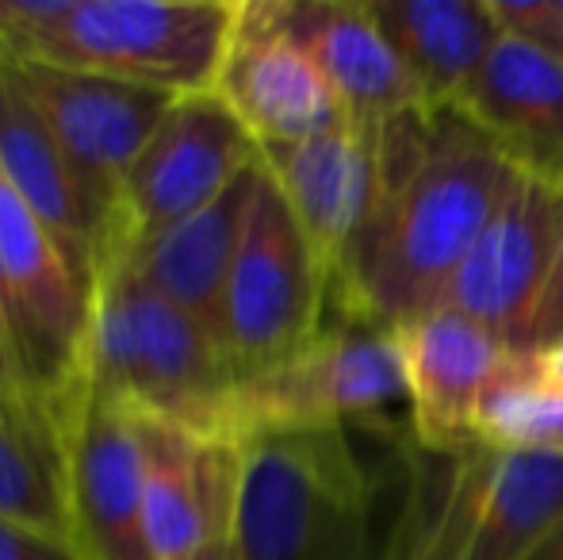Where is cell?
<instances>
[{
    "mask_svg": "<svg viewBox=\"0 0 563 560\" xmlns=\"http://www.w3.org/2000/svg\"><path fill=\"white\" fill-rule=\"evenodd\" d=\"M379 135L384 200L330 273V296L345 322L399 330L441 304L526 173L456 112H410Z\"/></svg>",
    "mask_w": 563,
    "mask_h": 560,
    "instance_id": "6da1fadb",
    "label": "cell"
},
{
    "mask_svg": "<svg viewBox=\"0 0 563 560\" xmlns=\"http://www.w3.org/2000/svg\"><path fill=\"white\" fill-rule=\"evenodd\" d=\"M345 430H280L245 441L238 557L391 560L399 526L379 534V480Z\"/></svg>",
    "mask_w": 563,
    "mask_h": 560,
    "instance_id": "7a4b0ae2",
    "label": "cell"
},
{
    "mask_svg": "<svg viewBox=\"0 0 563 560\" xmlns=\"http://www.w3.org/2000/svg\"><path fill=\"white\" fill-rule=\"evenodd\" d=\"M81 384L146 419L211 433L234 369L200 319L150 288L112 250L92 277Z\"/></svg>",
    "mask_w": 563,
    "mask_h": 560,
    "instance_id": "3957f363",
    "label": "cell"
},
{
    "mask_svg": "<svg viewBox=\"0 0 563 560\" xmlns=\"http://www.w3.org/2000/svg\"><path fill=\"white\" fill-rule=\"evenodd\" d=\"M238 15L234 0H58L15 62L200 97L216 92Z\"/></svg>",
    "mask_w": 563,
    "mask_h": 560,
    "instance_id": "277c9868",
    "label": "cell"
},
{
    "mask_svg": "<svg viewBox=\"0 0 563 560\" xmlns=\"http://www.w3.org/2000/svg\"><path fill=\"white\" fill-rule=\"evenodd\" d=\"M407 399L395 330L341 322L261 373L238 376L219 399L211 438L245 441L280 430H327L391 411Z\"/></svg>",
    "mask_w": 563,
    "mask_h": 560,
    "instance_id": "5b68a950",
    "label": "cell"
},
{
    "mask_svg": "<svg viewBox=\"0 0 563 560\" xmlns=\"http://www.w3.org/2000/svg\"><path fill=\"white\" fill-rule=\"evenodd\" d=\"M327 304V257L261 165L219 311V350L234 369V381L280 365L311 345L322 334Z\"/></svg>",
    "mask_w": 563,
    "mask_h": 560,
    "instance_id": "8992f818",
    "label": "cell"
},
{
    "mask_svg": "<svg viewBox=\"0 0 563 560\" xmlns=\"http://www.w3.org/2000/svg\"><path fill=\"white\" fill-rule=\"evenodd\" d=\"M0 299L27 388L62 404L81 384L92 284L54 231L0 177Z\"/></svg>",
    "mask_w": 563,
    "mask_h": 560,
    "instance_id": "52a82bcc",
    "label": "cell"
},
{
    "mask_svg": "<svg viewBox=\"0 0 563 560\" xmlns=\"http://www.w3.org/2000/svg\"><path fill=\"white\" fill-rule=\"evenodd\" d=\"M257 139L219 92L180 97L119 188V239L139 242L211 208L257 165Z\"/></svg>",
    "mask_w": 563,
    "mask_h": 560,
    "instance_id": "ba28073f",
    "label": "cell"
},
{
    "mask_svg": "<svg viewBox=\"0 0 563 560\" xmlns=\"http://www.w3.org/2000/svg\"><path fill=\"white\" fill-rule=\"evenodd\" d=\"M74 546L85 560H154L142 534L150 469L146 415L77 384L62 399Z\"/></svg>",
    "mask_w": 563,
    "mask_h": 560,
    "instance_id": "9c48e42d",
    "label": "cell"
},
{
    "mask_svg": "<svg viewBox=\"0 0 563 560\" xmlns=\"http://www.w3.org/2000/svg\"><path fill=\"white\" fill-rule=\"evenodd\" d=\"M563 246V185L526 177L483 227L438 307L460 311L510 342L537 311Z\"/></svg>",
    "mask_w": 563,
    "mask_h": 560,
    "instance_id": "30bf717a",
    "label": "cell"
},
{
    "mask_svg": "<svg viewBox=\"0 0 563 560\" xmlns=\"http://www.w3.org/2000/svg\"><path fill=\"white\" fill-rule=\"evenodd\" d=\"M12 62L31 105L46 120V128L74 157L81 177L119 216V188H123L126 173L180 97H165V92L123 85L100 74L43 66V62Z\"/></svg>",
    "mask_w": 563,
    "mask_h": 560,
    "instance_id": "8fae6325",
    "label": "cell"
},
{
    "mask_svg": "<svg viewBox=\"0 0 563 560\" xmlns=\"http://www.w3.org/2000/svg\"><path fill=\"white\" fill-rule=\"evenodd\" d=\"M150 469L142 534L154 560H185L234 538L245 449L177 422L146 419Z\"/></svg>",
    "mask_w": 563,
    "mask_h": 560,
    "instance_id": "7c38bea8",
    "label": "cell"
},
{
    "mask_svg": "<svg viewBox=\"0 0 563 560\" xmlns=\"http://www.w3.org/2000/svg\"><path fill=\"white\" fill-rule=\"evenodd\" d=\"M216 92L257 146L299 142L349 123L314 58L276 23L273 4H242Z\"/></svg>",
    "mask_w": 563,
    "mask_h": 560,
    "instance_id": "4fadbf2b",
    "label": "cell"
},
{
    "mask_svg": "<svg viewBox=\"0 0 563 560\" xmlns=\"http://www.w3.org/2000/svg\"><path fill=\"white\" fill-rule=\"evenodd\" d=\"M0 177L35 208L92 284L115 250L119 216L62 150L8 58H0Z\"/></svg>",
    "mask_w": 563,
    "mask_h": 560,
    "instance_id": "5bb4252c",
    "label": "cell"
},
{
    "mask_svg": "<svg viewBox=\"0 0 563 560\" xmlns=\"http://www.w3.org/2000/svg\"><path fill=\"white\" fill-rule=\"evenodd\" d=\"M379 128L349 120L311 139L257 146L265 173L276 180L288 208L296 211L303 231L327 257L330 273L353 250V242L364 234L384 200Z\"/></svg>",
    "mask_w": 563,
    "mask_h": 560,
    "instance_id": "9a60e30c",
    "label": "cell"
},
{
    "mask_svg": "<svg viewBox=\"0 0 563 560\" xmlns=\"http://www.w3.org/2000/svg\"><path fill=\"white\" fill-rule=\"evenodd\" d=\"M395 338L407 369V404L418 441L430 453L449 457L479 446L475 411L510 361V342L449 307L418 315L395 330Z\"/></svg>",
    "mask_w": 563,
    "mask_h": 560,
    "instance_id": "2e32d148",
    "label": "cell"
},
{
    "mask_svg": "<svg viewBox=\"0 0 563 560\" xmlns=\"http://www.w3.org/2000/svg\"><path fill=\"white\" fill-rule=\"evenodd\" d=\"M273 15L314 58L353 123L379 128L410 112H433L368 4L303 0L273 4Z\"/></svg>",
    "mask_w": 563,
    "mask_h": 560,
    "instance_id": "e0dca14e",
    "label": "cell"
},
{
    "mask_svg": "<svg viewBox=\"0 0 563 560\" xmlns=\"http://www.w3.org/2000/svg\"><path fill=\"white\" fill-rule=\"evenodd\" d=\"M526 177L563 185V62L506 31L456 108Z\"/></svg>",
    "mask_w": 563,
    "mask_h": 560,
    "instance_id": "ac0fdd59",
    "label": "cell"
},
{
    "mask_svg": "<svg viewBox=\"0 0 563 560\" xmlns=\"http://www.w3.org/2000/svg\"><path fill=\"white\" fill-rule=\"evenodd\" d=\"M261 157L250 173L234 180L211 208L180 219L177 227L150 234L139 242H115L123 262L139 273L154 292L200 319L219 342V311L223 292L242 246L245 219H250L253 188H257Z\"/></svg>",
    "mask_w": 563,
    "mask_h": 560,
    "instance_id": "d6986e66",
    "label": "cell"
},
{
    "mask_svg": "<svg viewBox=\"0 0 563 560\" xmlns=\"http://www.w3.org/2000/svg\"><path fill=\"white\" fill-rule=\"evenodd\" d=\"M433 112H452L506 35L490 0H368Z\"/></svg>",
    "mask_w": 563,
    "mask_h": 560,
    "instance_id": "ffe728a7",
    "label": "cell"
},
{
    "mask_svg": "<svg viewBox=\"0 0 563 560\" xmlns=\"http://www.w3.org/2000/svg\"><path fill=\"white\" fill-rule=\"evenodd\" d=\"M0 523L74 541L62 404L0 392Z\"/></svg>",
    "mask_w": 563,
    "mask_h": 560,
    "instance_id": "44dd1931",
    "label": "cell"
},
{
    "mask_svg": "<svg viewBox=\"0 0 563 560\" xmlns=\"http://www.w3.org/2000/svg\"><path fill=\"white\" fill-rule=\"evenodd\" d=\"M560 515L563 457L495 449L460 560H529Z\"/></svg>",
    "mask_w": 563,
    "mask_h": 560,
    "instance_id": "7402d4cb",
    "label": "cell"
},
{
    "mask_svg": "<svg viewBox=\"0 0 563 560\" xmlns=\"http://www.w3.org/2000/svg\"><path fill=\"white\" fill-rule=\"evenodd\" d=\"M475 438L498 453L563 457V388L533 358L510 353L475 411Z\"/></svg>",
    "mask_w": 563,
    "mask_h": 560,
    "instance_id": "603a6c76",
    "label": "cell"
},
{
    "mask_svg": "<svg viewBox=\"0 0 563 560\" xmlns=\"http://www.w3.org/2000/svg\"><path fill=\"white\" fill-rule=\"evenodd\" d=\"M503 31L544 46L563 62V0H490Z\"/></svg>",
    "mask_w": 563,
    "mask_h": 560,
    "instance_id": "cb8c5ba5",
    "label": "cell"
},
{
    "mask_svg": "<svg viewBox=\"0 0 563 560\" xmlns=\"http://www.w3.org/2000/svg\"><path fill=\"white\" fill-rule=\"evenodd\" d=\"M560 342H563V246H560L556 270H552V281H549V288H544L541 304L529 315L526 327L510 338V350L533 358V353H544Z\"/></svg>",
    "mask_w": 563,
    "mask_h": 560,
    "instance_id": "d4e9b609",
    "label": "cell"
},
{
    "mask_svg": "<svg viewBox=\"0 0 563 560\" xmlns=\"http://www.w3.org/2000/svg\"><path fill=\"white\" fill-rule=\"evenodd\" d=\"M0 560H85V557L66 538L27 530V526H15V523H0Z\"/></svg>",
    "mask_w": 563,
    "mask_h": 560,
    "instance_id": "484cf974",
    "label": "cell"
},
{
    "mask_svg": "<svg viewBox=\"0 0 563 560\" xmlns=\"http://www.w3.org/2000/svg\"><path fill=\"white\" fill-rule=\"evenodd\" d=\"M0 392H12V396H35V392L27 388V376H23L20 350H15L4 299H0Z\"/></svg>",
    "mask_w": 563,
    "mask_h": 560,
    "instance_id": "4316f807",
    "label": "cell"
},
{
    "mask_svg": "<svg viewBox=\"0 0 563 560\" xmlns=\"http://www.w3.org/2000/svg\"><path fill=\"white\" fill-rule=\"evenodd\" d=\"M526 358H529V353H526ZM533 361L552 384H560V388H563V342L552 345V350H544V353H533Z\"/></svg>",
    "mask_w": 563,
    "mask_h": 560,
    "instance_id": "83f0119b",
    "label": "cell"
},
{
    "mask_svg": "<svg viewBox=\"0 0 563 560\" xmlns=\"http://www.w3.org/2000/svg\"><path fill=\"white\" fill-rule=\"evenodd\" d=\"M529 560H563V515L556 518V526L544 534V541L533 549V557Z\"/></svg>",
    "mask_w": 563,
    "mask_h": 560,
    "instance_id": "f1b7e54d",
    "label": "cell"
},
{
    "mask_svg": "<svg viewBox=\"0 0 563 560\" xmlns=\"http://www.w3.org/2000/svg\"><path fill=\"white\" fill-rule=\"evenodd\" d=\"M185 560H242V557H238V546H234V538H230V541H219V546L200 549V553H192Z\"/></svg>",
    "mask_w": 563,
    "mask_h": 560,
    "instance_id": "f546056e",
    "label": "cell"
}]
</instances>
